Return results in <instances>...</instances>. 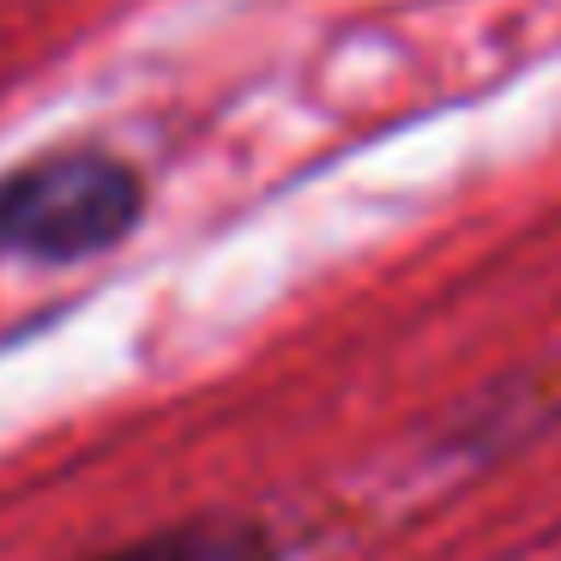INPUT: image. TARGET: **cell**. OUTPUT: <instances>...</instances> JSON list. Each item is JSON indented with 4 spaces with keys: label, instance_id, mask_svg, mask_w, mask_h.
I'll return each instance as SVG.
<instances>
[{
    "label": "cell",
    "instance_id": "obj_1",
    "mask_svg": "<svg viewBox=\"0 0 561 561\" xmlns=\"http://www.w3.org/2000/svg\"><path fill=\"white\" fill-rule=\"evenodd\" d=\"M139 175L98 151L43 158L0 182V254L73 266L115 248L139 224Z\"/></svg>",
    "mask_w": 561,
    "mask_h": 561
},
{
    "label": "cell",
    "instance_id": "obj_2",
    "mask_svg": "<svg viewBox=\"0 0 561 561\" xmlns=\"http://www.w3.org/2000/svg\"><path fill=\"white\" fill-rule=\"evenodd\" d=\"M98 561H278V549L266 543L260 525L242 519V525H175V531L127 543Z\"/></svg>",
    "mask_w": 561,
    "mask_h": 561
}]
</instances>
